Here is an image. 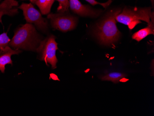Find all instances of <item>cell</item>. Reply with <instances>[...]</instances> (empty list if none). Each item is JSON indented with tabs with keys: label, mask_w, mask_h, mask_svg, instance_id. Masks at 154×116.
I'll return each instance as SVG.
<instances>
[{
	"label": "cell",
	"mask_w": 154,
	"mask_h": 116,
	"mask_svg": "<svg viewBox=\"0 0 154 116\" xmlns=\"http://www.w3.org/2000/svg\"><path fill=\"white\" fill-rule=\"evenodd\" d=\"M44 39L34 25L27 23L16 29L8 45L14 50L37 52Z\"/></svg>",
	"instance_id": "obj_1"
},
{
	"label": "cell",
	"mask_w": 154,
	"mask_h": 116,
	"mask_svg": "<svg viewBox=\"0 0 154 116\" xmlns=\"http://www.w3.org/2000/svg\"><path fill=\"white\" fill-rule=\"evenodd\" d=\"M122 11L121 8L112 9L97 24L94 34L102 45H109L116 43L120 38L121 33L117 27L116 17Z\"/></svg>",
	"instance_id": "obj_2"
},
{
	"label": "cell",
	"mask_w": 154,
	"mask_h": 116,
	"mask_svg": "<svg viewBox=\"0 0 154 116\" xmlns=\"http://www.w3.org/2000/svg\"><path fill=\"white\" fill-rule=\"evenodd\" d=\"M154 12L150 7H125L116 17L117 22L127 25L130 30H132L141 21L149 23Z\"/></svg>",
	"instance_id": "obj_3"
},
{
	"label": "cell",
	"mask_w": 154,
	"mask_h": 116,
	"mask_svg": "<svg viewBox=\"0 0 154 116\" xmlns=\"http://www.w3.org/2000/svg\"><path fill=\"white\" fill-rule=\"evenodd\" d=\"M55 39L56 37L54 35L45 38L36 52L38 54L39 59L45 62L47 64H51L52 69L57 68L58 62L56 52L58 48Z\"/></svg>",
	"instance_id": "obj_4"
},
{
	"label": "cell",
	"mask_w": 154,
	"mask_h": 116,
	"mask_svg": "<svg viewBox=\"0 0 154 116\" xmlns=\"http://www.w3.org/2000/svg\"><path fill=\"white\" fill-rule=\"evenodd\" d=\"M23 11L24 17L27 23L34 24L38 30L47 33L49 30V25L47 20L43 18L37 9L35 8L32 3H22L18 8Z\"/></svg>",
	"instance_id": "obj_5"
},
{
	"label": "cell",
	"mask_w": 154,
	"mask_h": 116,
	"mask_svg": "<svg viewBox=\"0 0 154 116\" xmlns=\"http://www.w3.org/2000/svg\"><path fill=\"white\" fill-rule=\"evenodd\" d=\"M64 13H50L48 14L52 27L62 32H67L74 30L77 27L78 19L75 16Z\"/></svg>",
	"instance_id": "obj_6"
},
{
	"label": "cell",
	"mask_w": 154,
	"mask_h": 116,
	"mask_svg": "<svg viewBox=\"0 0 154 116\" xmlns=\"http://www.w3.org/2000/svg\"><path fill=\"white\" fill-rule=\"evenodd\" d=\"M69 8L72 12L82 17L97 18L102 13V10L93 9L89 5H84L79 0H69Z\"/></svg>",
	"instance_id": "obj_7"
},
{
	"label": "cell",
	"mask_w": 154,
	"mask_h": 116,
	"mask_svg": "<svg viewBox=\"0 0 154 116\" xmlns=\"http://www.w3.org/2000/svg\"><path fill=\"white\" fill-rule=\"evenodd\" d=\"M22 52L21 50H14L8 45L0 50V71L4 73L5 66L7 64H12L13 62L11 57L14 55H18Z\"/></svg>",
	"instance_id": "obj_8"
},
{
	"label": "cell",
	"mask_w": 154,
	"mask_h": 116,
	"mask_svg": "<svg viewBox=\"0 0 154 116\" xmlns=\"http://www.w3.org/2000/svg\"><path fill=\"white\" fill-rule=\"evenodd\" d=\"M19 5L18 2L15 0H4L0 4V21L2 16L8 15L14 16L18 13Z\"/></svg>",
	"instance_id": "obj_9"
},
{
	"label": "cell",
	"mask_w": 154,
	"mask_h": 116,
	"mask_svg": "<svg viewBox=\"0 0 154 116\" xmlns=\"http://www.w3.org/2000/svg\"><path fill=\"white\" fill-rule=\"evenodd\" d=\"M154 13L152 14L149 23H148V26L141 29L132 35V39L135 40L137 42L140 41L144 38L149 35L154 34Z\"/></svg>",
	"instance_id": "obj_10"
},
{
	"label": "cell",
	"mask_w": 154,
	"mask_h": 116,
	"mask_svg": "<svg viewBox=\"0 0 154 116\" xmlns=\"http://www.w3.org/2000/svg\"><path fill=\"white\" fill-rule=\"evenodd\" d=\"M55 0H37L35 4L43 15H48L51 13V8Z\"/></svg>",
	"instance_id": "obj_11"
},
{
	"label": "cell",
	"mask_w": 154,
	"mask_h": 116,
	"mask_svg": "<svg viewBox=\"0 0 154 116\" xmlns=\"http://www.w3.org/2000/svg\"><path fill=\"white\" fill-rule=\"evenodd\" d=\"M127 77V74L122 73L112 72L103 76L101 79L104 81H110L114 83H117L123 80H125Z\"/></svg>",
	"instance_id": "obj_12"
},
{
	"label": "cell",
	"mask_w": 154,
	"mask_h": 116,
	"mask_svg": "<svg viewBox=\"0 0 154 116\" xmlns=\"http://www.w3.org/2000/svg\"><path fill=\"white\" fill-rule=\"evenodd\" d=\"M58 2L59 6L57 8L58 13H64L67 12L69 10V0H57Z\"/></svg>",
	"instance_id": "obj_13"
},
{
	"label": "cell",
	"mask_w": 154,
	"mask_h": 116,
	"mask_svg": "<svg viewBox=\"0 0 154 116\" xmlns=\"http://www.w3.org/2000/svg\"><path fill=\"white\" fill-rule=\"evenodd\" d=\"M10 39L7 35V33H2L0 35V50L8 45Z\"/></svg>",
	"instance_id": "obj_14"
},
{
	"label": "cell",
	"mask_w": 154,
	"mask_h": 116,
	"mask_svg": "<svg viewBox=\"0 0 154 116\" xmlns=\"http://www.w3.org/2000/svg\"><path fill=\"white\" fill-rule=\"evenodd\" d=\"M85 1L93 6L97 5H101L104 8H107L112 2V0H108L107 2H104V3L98 2L96 1V0H85Z\"/></svg>",
	"instance_id": "obj_15"
},
{
	"label": "cell",
	"mask_w": 154,
	"mask_h": 116,
	"mask_svg": "<svg viewBox=\"0 0 154 116\" xmlns=\"http://www.w3.org/2000/svg\"><path fill=\"white\" fill-rule=\"evenodd\" d=\"M30 2H31V3L32 4H35V2H36V1L37 0H30Z\"/></svg>",
	"instance_id": "obj_16"
},
{
	"label": "cell",
	"mask_w": 154,
	"mask_h": 116,
	"mask_svg": "<svg viewBox=\"0 0 154 116\" xmlns=\"http://www.w3.org/2000/svg\"><path fill=\"white\" fill-rule=\"evenodd\" d=\"M150 1H151V3H152V5L154 6V0H150Z\"/></svg>",
	"instance_id": "obj_17"
},
{
	"label": "cell",
	"mask_w": 154,
	"mask_h": 116,
	"mask_svg": "<svg viewBox=\"0 0 154 116\" xmlns=\"http://www.w3.org/2000/svg\"><path fill=\"white\" fill-rule=\"evenodd\" d=\"M1 0H0V2H1Z\"/></svg>",
	"instance_id": "obj_18"
}]
</instances>
